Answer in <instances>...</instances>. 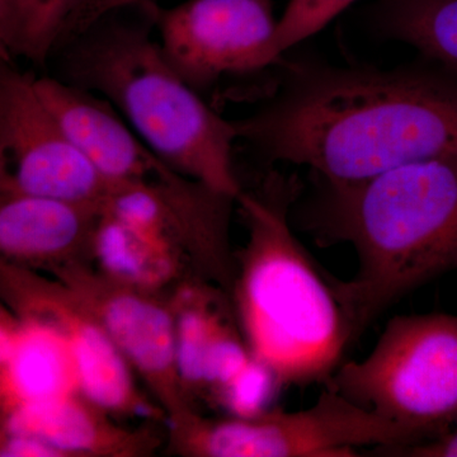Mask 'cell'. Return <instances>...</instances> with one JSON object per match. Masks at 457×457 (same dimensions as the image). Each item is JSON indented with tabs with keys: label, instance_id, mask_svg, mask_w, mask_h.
<instances>
[{
	"label": "cell",
	"instance_id": "d6986e66",
	"mask_svg": "<svg viewBox=\"0 0 457 457\" xmlns=\"http://www.w3.org/2000/svg\"><path fill=\"white\" fill-rule=\"evenodd\" d=\"M0 457H66L49 442L33 436L0 433Z\"/></svg>",
	"mask_w": 457,
	"mask_h": 457
},
{
	"label": "cell",
	"instance_id": "ffe728a7",
	"mask_svg": "<svg viewBox=\"0 0 457 457\" xmlns=\"http://www.w3.org/2000/svg\"><path fill=\"white\" fill-rule=\"evenodd\" d=\"M141 2L144 0H82L77 14H75L69 41L73 40L107 14L120 11V9L134 7V5L140 4Z\"/></svg>",
	"mask_w": 457,
	"mask_h": 457
},
{
	"label": "cell",
	"instance_id": "7c38bea8",
	"mask_svg": "<svg viewBox=\"0 0 457 457\" xmlns=\"http://www.w3.org/2000/svg\"><path fill=\"white\" fill-rule=\"evenodd\" d=\"M113 417L84 394L71 393L0 414V433L41 438L66 457H149L163 445L155 427L126 428Z\"/></svg>",
	"mask_w": 457,
	"mask_h": 457
},
{
	"label": "cell",
	"instance_id": "5bb4252c",
	"mask_svg": "<svg viewBox=\"0 0 457 457\" xmlns=\"http://www.w3.org/2000/svg\"><path fill=\"white\" fill-rule=\"evenodd\" d=\"M93 261L110 278L152 293H170L195 278L176 249L104 210L96 231Z\"/></svg>",
	"mask_w": 457,
	"mask_h": 457
},
{
	"label": "cell",
	"instance_id": "8fae6325",
	"mask_svg": "<svg viewBox=\"0 0 457 457\" xmlns=\"http://www.w3.org/2000/svg\"><path fill=\"white\" fill-rule=\"evenodd\" d=\"M99 204L0 191L2 260L38 270L90 263Z\"/></svg>",
	"mask_w": 457,
	"mask_h": 457
},
{
	"label": "cell",
	"instance_id": "5b68a950",
	"mask_svg": "<svg viewBox=\"0 0 457 457\" xmlns=\"http://www.w3.org/2000/svg\"><path fill=\"white\" fill-rule=\"evenodd\" d=\"M324 385L427 440L437 437L457 423V315H395L369 356L343 362Z\"/></svg>",
	"mask_w": 457,
	"mask_h": 457
},
{
	"label": "cell",
	"instance_id": "ba28073f",
	"mask_svg": "<svg viewBox=\"0 0 457 457\" xmlns=\"http://www.w3.org/2000/svg\"><path fill=\"white\" fill-rule=\"evenodd\" d=\"M0 295L16 317L49 327L64 339L87 398L114 417L168 422L163 408L139 392L128 361L68 286L41 270L0 260Z\"/></svg>",
	"mask_w": 457,
	"mask_h": 457
},
{
	"label": "cell",
	"instance_id": "9c48e42d",
	"mask_svg": "<svg viewBox=\"0 0 457 457\" xmlns=\"http://www.w3.org/2000/svg\"><path fill=\"white\" fill-rule=\"evenodd\" d=\"M68 286L106 330L139 374L154 402L177 422L196 413L177 363L176 317L170 293H152L117 281L90 263L49 270Z\"/></svg>",
	"mask_w": 457,
	"mask_h": 457
},
{
	"label": "cell",
	"instance_id": "4fadbf2b",
	"mask_svg": "<svg viewBox=\"0 0 457 457\" xmlns=\"http://www.w3.org/2000/svg\"><path fill=\"white\" fill-rule=\"evenodd\" d=\"M80 393L73 354L55 330L0 312V414L21 405Z\"/></svg>",
	"mask_w": 457,
	"mask_h": 457
},
{
	"label": "cell",
	"instance_id": "7a4b0ae2",
	"mask_svg": "<svg viewBox=\"0 0 457 457\" xmlns=\"http://www.w3.org/2000/svg\"><path fill=\"white\" fill-rule=\"evenodd\" d=\"M299 196L295 177L270 173L237 198L248 237L236 251L230 300L252 357L279 389L327 384L360 338L339 279L291 228Z\"/></svg>",
	"mask_w": 457,
	"mask_h": 457
},
{
	"label": "cell",
	"instance_id": "30bf717a",
	"mask_svg": "<svg viewBox=\"0 0 457 457\" xmlns=\"http://www.w3.org/2000/svg\"><path fill=\"white\" fill-rule=\"evenodd\" d=\"M159 44L177 73L200 95L228 74L266 68L278 21L273 0H187L163 8L144 0Z\"/></svg>",
	"mask_w": 457,
	"mask_h": 457
},
{
	"label": "cell",
	"instance_id": "2e32d148",
	"mask_svg": "<svg viewBox=\"0 0 457 457\" xmlns=\"http://www.w3.org/2000/svg\"><path fill=\"white\" fill-rule=\"evenodd\" d=\"M82 0H0L2 57L45 66L71 38Z\"/></svg>",
	"mask_w": 457,
	"mask_h": 457
},
{
	"label": "cell",
	"instance_id": "277c9868",
	"mask_svg": "<svg viewBox=\"0 0 457 457\" xmlns=\"http://www.w3.org/2000/svg\"><path fill=\"white\" fill-rule=\"evenodd\" d=\"M128 11L107 14L69 41L55 55L56 78L106 99L170 167L237 200L245 188L234 168V121L177 73L145 7L137 5V17Z\"/></svg>",
	"mask_w": 457,
	"mask_h": 457
},
{
	"label": "cell",
	"instance_id": "9a60e30c",
	"mask_svg": "<svg viewBox=\"0 0 457 457\" xmlns=\"http://www.w3.org/2000/svg\"><path fill=\"white\" fill-rule=\"evenodd\" d=\"M372 27L457 71V0H375Z\"/></svg>",
	"mask_w": 457,
	"mask_h": 457
},
{
	"label": "cell",
	"instance_id": "8992f818",
	"mask_svg": "<svg viewBox=\"0 0 457 457\" xmlns=\"http://www.w3.org/2000/svg\"><path fill=\"white\" fill-rule=\"evenodd\" d=\"M425 440L418 429L380 417L324 385L305 411L227 418L196 411L168 423L167 451L183 457H353L362 446L384 449Z\"/></svg>",
	"mask_w": 457,
	"mask_h": 457
},
{
	"label": "cell",
	"instance_id": "3957f363",
	"mask_svg": "<svg viewBox=\"0 0 457 457\" xmlns=\"http://www.w3.org/2000/svg\"><path fill=\"white\" fill-rule=\"evenodd\" d=\"M320 180L303 224L320 245L353 246L359 270L339 287L360 336L405 295L457 270V155Z\"/></svg>",
	"mask_w": 457,
	"mask_h": 457
},
{
	"label": "cell",
	"instance_id": "e0dca14e",
	"mask_svg": "<svg viewBox=\"0 0 457 457\" xmlns=\"http://www.w3.org/2000/svg\"><path fill=\"white\" fill-rule=\"evenodd\" d=\"M356 0H290L270 38L264 64H276L297 44L323 29Z\"/></svg>",
	"mask_w": 457,
	"mask_h": 457
},
{
	"label": "cell",
	"instance_id": "52a82bcc",
	"mask_svg": "<svg viewBox=\"0 0 457 457\" xmlns=\"http://www.w3.org/2000/svg\"><path fill=\"white\" fill-rule=\"evenodd\" d=\"M36 75L0 64V191L104 207L113 185L42 101Z\"/></svg>",
	"mask_w": 457,
	"mask_h": 457
},
{
	"label": "cell",
	"instance_id": "6da1fadb",
	"mask_svg": "<svg viewBox=\"0 0 457 457\" xmlns=\"http://www.w3.org/2000/svg\"><path fill=\"white\" fill-rule=\"evenodd\" d=\"M234 125L269 162L306 165L330 182L371 179L457 155V71L426 57L387 71L296 57Z\"/></svg>",
	"mask_w": 457,
	"mask_h": 457
},
{
	"label": "cell",
	"instance_id": "ac0fdd59",
	"mask_svg": "<svg viewBox=\"0 0 457 457\" xmlns=\"http://www.w3.org/2000/svg\"><path fill=\"white\" fill-rule=\"evenodd\" d=\"M370 453L394 457H457V423L437 437L402 446L375 449Z\"/></svg>",
	"mask_w": 457,
	"mask_h": 457
}]
</instances>
